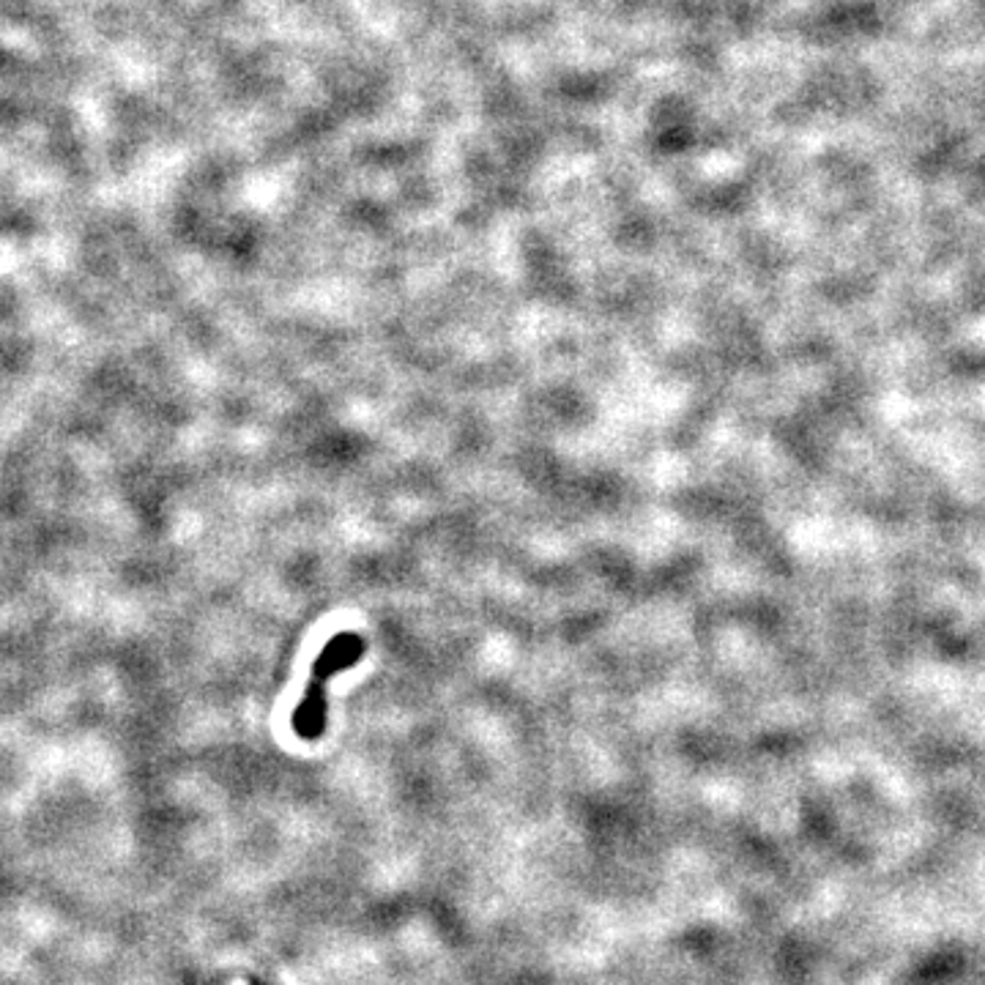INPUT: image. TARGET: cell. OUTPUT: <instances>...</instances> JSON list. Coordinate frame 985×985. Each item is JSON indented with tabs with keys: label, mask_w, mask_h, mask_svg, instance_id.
Listing matches in <instances>:
<instances>
[{
	"label": "cell",
	"mask_w": 985,
	"mask_h": 985,
	"mask_svg": "<svg viewBox=\"0 0 985 985\" xmlns=\"http://www.w3.org/2000/svg\"><path fill=\"white\" fill-rule=\"evenodd\" d=\"M364 657V638L359 633H337L312 662L301 704L293 711V731L301 739H317L326 728V687L339 671L354 668Z\"/></svg>",
	"instance_id": "1"
}]
</instances>
